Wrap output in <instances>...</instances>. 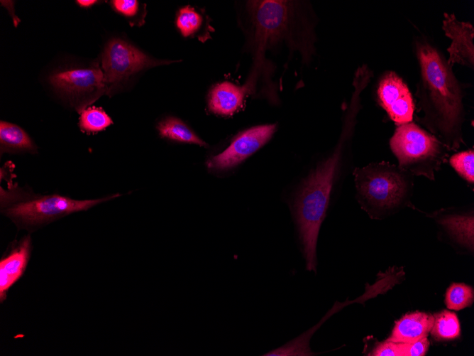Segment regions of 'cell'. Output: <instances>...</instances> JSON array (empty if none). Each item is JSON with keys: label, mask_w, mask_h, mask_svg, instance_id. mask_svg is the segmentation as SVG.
Wrapping results in <instances>:
<instances>
[{"label": "cell", "mask_w": 474, "mask_h": 356, "mask_svg": "<svg viewBox=\"0 0 474 356\" xmlns=\"http://www.w3.org/2000/svg\"><path fill=\"white\" fill-rule=\"evenodd\" d=\"M413 50L419 68L416 119L449 151H457L465 144L463 100L469 85L457 78L443 53L427 36H415Z\"/></svg>", "instance_id": "1"}, {"label": "cell", "mask_w": 474, "mask_h": 356, "mask_svg": "<svg viewBox=\"0 0 474 356\" xmlns=\"http://www.w3.org/2000/svg\"><path fill=\"white\" fill-rule=\"evenodd\" d=\"M442 29L451 40L447 48L448 63L474 69V27L470 22L461 21L453 13L443 14Z\"/></svg>", "instance_id": "11"}, {"label": "cell", "mask_w": 474, "mask_h": 356, "mask_svg": "<svg viewBox=\"0 0 474 356\" xmlns=\"http://www.w3.org/2000/svg\"><path fill=\"white\" fill-rule=\"evenodd\" d=\"M0 149L3 153L37 152V147L28 134L16 124L0 122Z\"/></svg>", "instance_id": "16"}, {"label": "cell", "mask_w": 474, "mask_h": 356, "mask_svg": "<svg viewBox=\"0 0 474 356\" xmlns=\"http://www.w3.org/2000/svg\"><path fill=\"white\" fill-rule=\"evenodd\" d=\"M114 9L123 16L131 18L135 16L139 9V3L134 0H114L111 1Z\"/></svg>", "instance_id": "24"}, {"label": "cell", "mask_w": 474, "mask_h": 356, "mask_svg": "<svg viewBox=\"0 0 474 356\" xmlns=\"http://www.w3.org/2000/svg\"><path fill=\"white\" fill-rule=\"evenodd\" d=\"M434 320V315L423 312L407 314L395 323L389 340L399 343H411L426 338Z\"/></svg>", "instance_id": "13"}, {"label": "cell", "mask_w": 474, "mask_h": 356, "mask_svg": "<svg viewBox=\"0 0 474 356\" xmlns=\"http://www.w3.org/2000/svg\"><path fill=\"white\" fill-rule=\"evenodd\" d=\"M76 2L81 7L88 8V7H90L91 6H92L93 4H94L97 2V1H94V0H79V1H77Z\"/></svg>", "instance_id": "27"}, {"label": "cell", "mask_w": 474, "mask_h": 356, "mask_svg": "<svg viewBox=\"0 0 474 356\" xmlns=\"http://www.w3.org/2000/svg\"><path fill=\"white\" fill-rule=\"evenodd\" d=\"M33 250L30 234L11 243L0 260V303L7 298L9 289L23 276Z\"/></svg>", "instance_id": "12"}, {"label": "cell", "mask_w": 474, "mask_h": 356, "mask_svg": "<svg viewBox=\"0 0 474 356\" xmlns=\"http://www.w3.org/2000/svg\"><path fill=\"white\" fill-rule=\"evenodd\" d=\"M119 196L77 200L69 196L35 193L17 183L0 187V212L18 230L35 232L69 215L88 210L94 206Z\"/></svg>", "instance_id": "4"}, {"label": "cell", "mask_w": 474, "mask_h": 356, "mask_svg": "<svg viewBox=\"0 0 474 356\" xmlns=\"http://www.w3.org/2000/svg\"><path fill=\"white\" fill-rule=\"evenodd\" d=\"M202 24V16L192 7L185 6L180 9L176 25L184 37L194 35Z\"/></svg>", "instance_id": "22"}, {"label": "cell", "mask_w": 474, "mask_h": 356, "mask_svg": "<svg viewBox=\"0 0 474 356\" xmlns=\"http://www.w3.org/2000/svg\"><path fill=\"white\" fill-rule=\"evenodd\" d=\"M79 114V127L87 134L101 131L113 123L110 117L100 107H88Z\"/></svg>", "instance_id": "19"}, {"label": "cell", "mask_w": 474, "mask_h": 356, "mask_svg": "<svg viewBox=\"0 0 474 356\" xmlns=\"http://www.w3.org/2000/svg\"><path fill=\"white\" fill-rule=\"evenodd\" d=\"M431 333L437 340H453L460 335L461 328L457 315L449 311H441L434 315Z\"/></svg>", "instance_id": "18"}, {"label": "cell", "mask_w": 474, "mask_h": 356, "mask_svg": "<svg viewBox=\"0 0 474 356\" xmlns=\"http://www.w3.org/2000/svg\"><path fill=\"white\" fill-rule=\"evenodd\" d=\"M449 163L457 173L468 183L474 184V151L458 152L449 158Z\"/></svg>", "instance_id": "21"}, {"label": "cell", "mask_w": 474, "mask_h": 356, "mask_svg": "<svg viewBox=\"0 0 474 356\" xmlns=\"http://www.w3.org/2000/svg\"><path fill=\"white\" fill-rule=\"evenodd\" d=\"M248 8L254 30V66L243 86L250 93L266 51L285 45L292 52H299L303 63L311 62L316 55V19L312 9L302 1H252Z\"/></svg>", "instance_id": "2"}, {"label": "cell", "mask_w": 474, "mask_h": 356, "mask_svg": "<svg viewBox=\"0 0 474 356\" xmlns=\"http://www.w3.org/2000/svg\"><path fill=\"white\" fill-rule=\"evenodd\" d=\"M357 198L370 214L395 210L409 198L414 176L387 161L374 162L353 171Z\"/></svg>", "instance_id": "5"}, {"label": "cell", "mask_w": 474, "mask_h": 356, "mask_svg": "<svg viewBox=\"0 0 474 356\" xmlns=\"http://www.w3.org/2000/svg\"><path fill=\"white\" fill-rule=\"evenodd\" d=\"M277 125L265 124L253 126L238 134L221 153L211 157L207 166L213 171L228 170L238 165L252 155L274 134Z\"/></svg>", "instance_id": "9"}, {"label": "cell", "mask_w": 474, "mask_h": 356, "mask_svg": "<svg viewBox=\"0 0 474 356\" xmlns=\"http://www.w3.org/2000/svg\"><path fill=\"white\" fill-rule=\"evenodd\" d=\"M435 220L452 240L473 251L474 218L473 214H441L435 217Z\"/></svg>", "instance_id": "15"}, {"label": "cell", "mask_w": 474, "mask_h": 356, "mask_svg": "<svg viewBox=\"0 0 474 356\" xmlns=\"http://www.w3.org/2000/svg\"><path fill=\"white\" fill-rule=\"evenodd\" d=\"M403 356H421L424 355L429 347V342L426 338L411 343H402Z\"/></svg>", "instance_id": "25"}, {"label": "cell", "mask_w": 474, "mask_h": 356, "mask_svg": "<svg viewBox=\"0 0 474 356\" xmlns=\"http://www.w3.org/2000/svg\"><path fill=\"white\" fill-rule=\"evenodd\" d=\"M355 123L343 121L340 138L331 153L319 162L302 182L293 203V212L306 261V269L316 271V244L347 142Z\"/></svg>", "instance_id": "3"}, {"label": "cell", "mask_w": 474, "mask_h": 356, "mask_svg": "<svg viewBox=\"0 0 474 356\" xmlns=\"http://www.w3.org/2000/svg\"><path fill=\"white\" fill-rule=\"evenodd\" d=\"M174 61L157 60L120 38H113L101 54V68L107 94L131 75L145 68Z\"/></svg>", "instance_id": "8"}, {"label": "cell", "mask_w": 474, "mask_h": 356, "mask_svg": "<svg viewBox=\"0 0 474 356\" xmlns=\"http://www.w3.org/2000/svg\"><path fill=\"white\" fill-rule=\"evenodd\" d=\"M390 146L399 167L431 180H435V173L447 161L450 151L435 136L413 122L397 126Z\"/></svg>", "instance_id": "6"}, {"label": "cell", "mask_w": 474, "mask_h": 356, "mask_svg": "<svg viewBox=\"0 0 474 356\" xmlns=\"http://www.w3.org/2000/svg\"><path fill=\"white\" fill-rule=\"evenodd\" d=\"M474 299L473 289L461 283L451 284L446 291L445 302L451 310H461L472 305Z\"/></svg>", "instance_id": "20"}, {"label": "cell", "mask_w": 474, "mask_h": 356, "mask_svg": "<svg viewBox=\"0 0 474 356\" xmlns=\"http://www.w3.org/2000/svg\"><path fill=\"white\" fill-rule=\"evenodd\" d=\"M157 129L162 137L203 146H206L204 141L198 137L184 123L177 118L167 117L163 119L159 122Z\"/></svg>", "instance_id": "17"}, {"label": "cell", "mask_w": 474, "mask_h": 356, "mask_svg": "<svg viewBox=\"0 0 474 356\" xmlns=\"http://www.w3.org/2000/svg\"><path fill=\"white\" fill-rule=\"evenodd\" d=\"M370 355L375 356H403L402 343L387 340L379 344Z\"/></svg>", "instance_id": "23"}, {"label": "cell", "mask_w": 474, "mask_h": 356, "mask_svg": "<svg viewBox=\"0 0 474 356\" xmlns=\"http://www.w3.org/2000/svg\"><path fill=\"white\" fill-rule=\"evenodd\" d=\"M11 165H12L11 162H8L6 163L4 165V166L1 168V173H0L1 180L5 179L7 183H13L12 180H11L9 177L8 176L9 173L13 172V166Z\"/></svg>", "instance_id": "26"}, {"label": "cell", "mask_w": 474, "mask_h": 356, "mask_svg": "<svg viewBox=\"0 0 474 356\" xmlns=\"http://www.w3.org/2000/svg\"><path fill=\"white\" fill-rule=\"evenodd\" d=\"M49 82L79 113L107 94L104 73L98 65L57 70L50 75Z\"/></svg>", "instance_id": "7"}, {"label": "cell", "mask_w": 474, "mask_h": 356, "mask_svg": "<svg viewBox=\"0 0 474 356\" xmlns=\"http://www.w3.org/2000/svg\"><path fill=\"white\" fill-rule=\"evenodd\" d=\"M246 94L244 86L228 81L218 83L210 91L209 108L216 114L230 116L242 107Z\"/></svg>", "instance_id": "14"}, {"label": "cell", "mask_w": 474, "mask_h": 356, "mask_svg": "<svg viewBox=\"0 0 474 356\" xmlns=\"http://www.w3.org/2000/svg\"><path fill=\"white\" fill-rule=\"evenodd\" d=\"M380 105L397 126L413 120L415 104L407 84L395 72H385L377 86Z\"/></svg>", "instance_id": "10"}]
</instances>
